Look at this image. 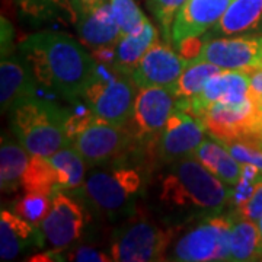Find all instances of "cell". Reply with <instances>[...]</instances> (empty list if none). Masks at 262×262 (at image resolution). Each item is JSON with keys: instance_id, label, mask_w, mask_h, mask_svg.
<instances>
[{"instance_id": "6da1fadb", "label": "cell", "mask_w": 262, "mask_h": 262, "mask_svg": "<svg viewBox=\"0 0 262 262\" xmlns=\"http://www.w3.org/2000/svg\"><path fill=\"white\" fill-rule=\"evenodd\" d=\"M19 50L39 86L69 103L80 101L94 80L98 61L80 41L64 32H35L19 44Z\"/></svg>"}, {"instance_id": "7a4b0ae2", "label": "cell", "mask_w": 262, "mask_h": 262, "mask_svg": "<svg viewBox=\"0 0 262 262\" xmlns=\"http://www.w3.org/2000/svg\"><path fill=\"white\" fill-rule=\"evenodd\" d=\"M232 187L213 175L194 156L177 160L158 178L156 201L165 222L181 226L223 214L230 206Z\"/></svg>"}, {"instance_id": "3957f363", "label": "cell", "mask_w": 262, "mask_h": 262, "mask_svg": "<svg viewBox=\"0 0 262 262\" xmlns=\"http://www.w3.org/2000/svg\"><path fill=\"white\" fill-rule=\"evenodd\" d=\"M144 172L130 163H115L92 172L84 179L80 195L96 214L108 220L130 217L146 185Z\"/></svg>"}, {"instance_id": "277c9868", "label": "cell", "mask_w": 262, "mask_h": 262, "mask_svg": "<svg viewBox=\"0 0 262 262\" xmlns=\"http://www.w3.org/2000/svg\"><path fill=\"white\" fill-rule=\"evenodd\" d=\"M181 229L165 220L159 222L144 207L137 206L113 234L110 255L118 262L165 261Z\"/></svg>"}, {"instance_id": "5b68a950", "label": "cell", "mask_w": 262, "mask_h": 262, "mask_svg": "<svg viewBox=\"0 0 262 262\" xmlns=\"http://www.w3.org/2000/svg\"><path fill=\"white\" fill-rule=\"evenodd\" d=\"M67 108L51 98H37L12 111L10 125L15 139L31 155L50 158L63 147L72 146L66 133Z\"/></svg>"}, {"instance_id": "8992f818", "label": "cell", "mask_w": 262, "mask_h": 262, "mask_svg": "<svg viewBox=\"0 0 262 262\" xmlns=\"http://www.w3.org/2000/svg\"><path fill=\"white\" fill-rule=\"evenodd\" d=\"M234 215L215 214L198 220L173 245V261H230V232Z\"/></svg>"}, {"instance_id": "52a82bcc", "label": "cell", "mask_w": 262, "mask_h": 262, "mask_svg": "<svg viewBox=\"0 0 262 262\" xmlns=\"http://www.w3.org/2000/svg\"><path fill=\"white\" fill-rule=\"evenodd\" d=\"M200 120L217 141L251 139L262 141L259 95L251 92L242 102H214Z\"/></svg>"}, {"instance_id": "ba28073f", "label": "cell", "mask_w": 262, "mask_h": 262, "mask_svg": "<svg viewBox=\"0 0 262 262\" xmlns=\"http://www.w3.org/2000/svg\"><path fill=\"white\" fill-rule=\"evenodd\" d=\"M88 166H105L127 162L136 147V136L128 125H114L95 120L73 141Z\"/></svg>"}, {"instance_id": "9c48e42d", "label": "cell", "mask_w": 262, "mask_h": 262, "mask_svg": "<svg viewBox=\"0 0 262 262\" xmlns=\"http://www.w3.org/2000/svg\"><path fill=\"white\" fill-rule=\"evenodd\" d=\"M137 89L133 77L121 72L108 82L92 80L82 99L91 106L96 120L124 127L134 113Z\"/></svg>"}, {"instance_id": "30bf717a", "label": "cell", "mask_w": 262, "mask_h": 262, "mask_svg": "<svg viewBox=\"0 0 262 262\" xmlns=\"http://www.w3.org/2000/svg\"><path fill=\"white\" fill-rule=\"evenodd\" d=\"M196 61H210L223 70L251 75L262 69V35L208 38Z\"/></svg>"}, {"instance_id": "8fae6325", "label": "cell", "mask_w": 262, "mask_h": 262, "mask_svg": "<svg viewBox=\"0 0 262 262\" xmlns=\"http://www.w3.org/2000/svg\"><path fill=\"white\" fill-rule=\"evenodd\" d=\"M177 95L169 86L141 88L136 96L134 113L128 127L136 140H150L159 136L170 114L177 110Z\"/></svg>"}, {"instance_id": "7c38bea8", "label": "cell", "mask_w": 262, "mask_h": 262, "mask_svg": "<svg viewBox=\"0 0 262 262\" xmlns=\"http://www.w3.org/2000/svg\"><path fill=\"white\" fill-rule=\"evenodd\" d=\"M84 225L83 207L64 191H57L53 195V208L39 229L44 245L47 244L51 249L64 251L80 241Z\"/></svg>"}, {"instance_id": "4fadbf2b", "label": "cell", "mask_w": 262, "mask_h": 262, "mask_svg": "<svg viewBox=\"0 0 262 262\" xmlns=\"http://www.w3.org/2000/svg\"><path fill=\"white\" fill-rule=\"evenodd\" d=\"M188 64L189 61L175 53L168 41L158 38L133 69L131 77L139 89L147 86L173 88Z\"/></svg>"}, {"instance_id": "5bb4252c", "label": "cell", "mask_w": 262, "mask_h": 262, "mask_svg": "<svg viewBox=\"0 0 262 262\" xmlns=\"http://www.w3.org/2000/svg\"><path fill=\"white\" fill-rule=\"evenodd\" d=\"M233 0H187L173 20L170 38L173 46L189 37L203 35L214 28Z\"/></svg>"}, {"instance_id": "9a60e30c", "label": "cell", "mask_w": 262, "mask_h": 262, "mask_svg": "<svg viewBox=\"0 0 262 262\" xmlns=\"http://www.w3.org/2000/svg\"><path fill=\"white\" fill-rule=\"evenodd\" d=\"M38 82L24 60L3 57L0 64V105L2 114L12 113L24 103L39 96Z\"/></svg>"}, {"instance_id": "2e32d148", "label": "cell", "mask_w": 262, "mask_h": 262, "mask_svg": "<svg viewBox=\"0 0 262 262\" xmlns=\"http://www.w3.org/2000/svg\"><path fill=\"white\" fill-rule=\"evenodd\" d=\"M76 32L79 41L84 47L91 50L115 46L118 39L122 37L121 28L114 16L110 0L103 2L92 9L79 13Z\"/></svg>"}, {"instance_id": "e0dca14e", "label": "cell", "mask_w": 262, "mask_h": 262, "mask_svg": "<svg viewBox=\"0 0 262 262\" xmlns=\"http://www.w3.org/2000/svg\"><path fill=\"white\" fill-rule=\"evenodd\" d=\"M31 246H44L41 229L31 225L15 211L0 213V258L12 261Z\"/></svg>"}, {"instance_id": "ac0fdd59", "label": "cell", "mask_w": 262, "mask_h": 262, "mask_svg": "<svg viewBox=\"0 0 262 262\" xmlns=\"http://www.w3.org/2000/svg\"><path fill=\"white\" fill-rule=\"evenodd\" d=\"M213 29L227 37L262 35V0H233Z\"/></svg>"}, {"instance_id": "d6986e66", "label": "cell", "mask_w": 262, "mask_h": 262, "mask_svg": "<svg viewBox=\"0 0 262 262\" xmlns=\"http://www.w3.org/2000/svg\"><path fill=\"white\" fill-rule=\"evenodd\" d=\"M194 158L229 187H234L242 177V165L234 159L220 141L204 139L195 150Z\"/></svg>"}, {"instance_id": "ffe728a7", "label": "cell", "mask_w": 262, "mask_h": 262, "mask_svg": "<svg viewBox=\"0 0 262 262\" xmlns=\"http://www.w3.org/2000/svg\"><path fill=\"white\" fill-rule=\"evenodd\" d=\"M158 38V31L149 19L136 32L122 35L115 44V67L122 73L131 76L133 69Z\"/></svg>"}, {"instance_id": "44dd1931", "label": "cell", "mask_w": 262, "mask_h": 262, "mask_svg": "<svg viewBox=\"0 0 262 262\" xmlns=\"http://www.w3.org/2000/svg\"><path fill=\"white\" fill-rule=\"evenodd\" d=\"M31 153L19 141L2 137L0 146V187L2 192H15L20 188L22 177L28 168Z\"/></svg>"}, {"instance_id": "7402d4cb", "label": "cell", "mask_w": 262, "mask_h": 262, "mask_svg": "<svg viewBox=\"0 0 262 262\" xmlns=\"http://www.w3.org/2000/svg\"><path fill=\"white\" fill-rule=\"evenodd\" d=\"M48 160L56 170L57 191H79L83 187L88 163L75 146L63 147Z\"/></svg>"}, {"instance_id": "603a6c76", "label": "cell", "mask_w": 262, "mask_h": 262, "mask_svg": "<svg viewBox=\"0 0 262 262\" xmlns=\"http://www.w3.org/2000/svg\"><path fill=\"white\" fill-rule=\"evenodd\" d=\"M20 13L27 18L44 22L60 20L69 25H76L79 12L75 0H13Z\"/></svg>"}, {"instance_id": "cb8c5ba5", "label": "cell", "mask_w": 262, "mask_h": 262, "mask_svg": "<svg viewBox=\"0 0 262 262\" xmlns=\"http://www.w3.org/2000/svg\"><path fill=\"white\" fill-rule=\"evenodd\" d=\"M258 259H262V245L258 225L255 222L234 215L230 232V261L246 262Z\"/></svg>"}, {"instance_id": "d4e9b609", "label": "cell", "mask_w": 262, "mask_h": 262, "mask_svg": "<svg viewBox=\"0 0 262 262\" xmlns=\"http://www.w3.org/2000/svg\"><path fill=\"white\" fill-rule=\"evenodd\" d=\"M25 192H42L54 195L57 192V175L48 158L32 155L20 182Z\"/></svg>"}, {"instance_id": "484cf974", "label": "cell", "mask_w": 262, "mask_h": 262, "mask_svg": "<svg viewBox=\"0 0 262 262\" xmlns=\"http://www.w3.org/2000/svg\"><path fill=\"white\" fill-rule=\"evenodd\" d=\"M222 72H223L222 67L213 64L210 61L189 63L173 86L177 98L185 99V98H194L196 95H200L204 89L207 80Z\"/></svg>"}, {"instance_id": "4316f807", "label": "cell", "mask_w": 262, "mask_h": 262, "mask_svg": "<svg viewBox=\"0 0 262 262\" xmlns=\"http://www.w3.org/2000/svg\"><path fill=\"white\" fill-rule=\"evenodd\" d=\"M53 208V195L42 192H25L13 206V211L29 222L31 225L39 226L47 219Z\"/></svg>"}, {"instance_id": "83f0119b", "label": "cell", "mask_w": 262, "mask_h": 262, "mask_svg": "<svg viewBox=\"0 0 262 262\" xmlns=\"http://www.w3.org/2000/svg\"><path fill=\"white\" fill-rule=\"evenodd\" d=\"M110 5L113 8L114 16L121 28L122 35L136 32L147 20L134 0H110Z\"/></svg>"}, {"instance_id": "f1b7e54d", "label": "cell", "mask_w": 262, "mask_h": 262, "mask_svg": "<svg viewBox=\"0 0 262 262\" xmlns=\"http://www.w3.org/2000/svg\"><path fill=\"white\" fill-rule=\"evenodd\" d=\"M220 143L241 165H253L262 172V141L239 139Z\"/></svg>"}, {"instance_id": "f546056e", "label": "cell", "mask_w": 262, "mask_h": 262, "mask_svg": "<svg viewBox=\"0 0 262 262\" xmlns=\"http://www.w3.org/2000/svg\"><path fill=\"white\" fill-rule=\"evenodd\" d=\"M96 120L94 111L91 110V106L88 103H82L80 101L70 103V106L67 108V118H66V133L69 136V139L72 140V144L75 139L86 130L92 122Z\"/></svg>"}, {"instance_id": "4dcf8cb0", "label": "cell", "mask_w": 262, "mask_h": 262, "mask_svg": "<svg viewBox=\"0 0 262 262\" xmlns=\"http://www.w3.org/2000/svg\"><path fill=\"white\" fill-rule=\"evenodd\" d=\"M187 0H147V6L151 15L159 22L165 39L169 42L173 20L179 9L185 5Z\"/></svg>"}, {"instance_id": "1f68e13d", "label": "cell", "mask_w": 262, "mask_h": 262, "mask_svg": "<svg viewBox=\"0 0 262 262\" xmlns=\"http://www.w3.org/2000/svg\"><path fill=\"white\" fill-rule=\"evenodd\" d=\"M262 179V172L253 165H242V177L239 182L232 187L230 204L237 208L245 204L256 189L258 182Z\"/></svg>"}, {"instance_id": "d6a6232c", "label": "cell", "mask_w": 262, "mask_h": 262, "mask_svg": "<svg viewBox=\"0 0 262 262\" xmlns=\"http://www.w3.org/2000/svg\"><path fill=\"white\" fill-rule=\"evenodd\" d=\"M64 259L67 261L76 262H110L114 261L113 256L110 253H105L94 246L88 245H79V246H72L69 251L64 252Z\"/></svg>"}, {"instance_id": "836d02e7", "label": "cell", "mask_w": 262, "mask_h": 262, "mask_svg": "<svg viewBox=\"0 0 262 262\" xmlns=\"http://www.w3.org/2000/svg\"><path fill=\"white\" fill-rule=\"evenodd\" d=\"M233 214L236 217L246 219V220L258 223V220L262 217V179L258 182L252 196L245 204L234 208Z\"/></svg>"}, {"instance_id": "e575fe53", "label": "cell", "mask_w": 262, "mask_h": 262, "mask_svg": "<svg viewBox=\"0 0 262 262\" xmlns=\"http://www.w3.org/2000/svg\"><path fill=\"white\" fill-rule=\"evenodd\" d=\"M208 35H196V37H189L182 39L179 44H177V51L181 56L184 57L185 60H188L189 63H194L198 60V57L201 56L203 48L206 46Z\"/></svg>"}, {"instance_id": "d590c367", "label": "cell", "mask_w": 262, "mask_h": 262, "mask_svg": "<svg viewBox=\"0 0 262 262\" xmlns=\"http://www.w3.org/2000/svg\"><path fill=\"white\" fill-rule=\"evenodd\" d=\"M12 25L9 20H6L5 16H2V58L3 57H9L12 51Z\"/></svg>"}, {"instance_id": "8d00e7d4", "label": "cell", "mask_w": 262, "mask_h": 262, "mask_svg": "<svg viewBox=\"0 0 262 262\" xmlns=\"http://www.w3.org/2000/svg\"><path fill=\"white\" fill-rule=\"evenodd\" d=\"M251 92L262 95V69L251 73Z\"/></svg>"}, {"instance_id": "74e56055", "label": "cell", "mask_w": 262, "mask_h": 262, "mask_svg": "<svg viewBox=\"0 0 262 262\" xmlns=\"http://www.w3.org/2000/svg\"><path fill=\"white\" fill-rule=\"evenodd\" d=\"M103 2H106V0H75L76 3V9L79 13H82L84 10H89L95 8V6H98V5H101Z\"/></svg>"}, {"instance_id": "f35d334b", "label": "cell", "mask_w": 262, "mask_h": 262, "mask_svg": "<svg viewBox=\"0 0 262 262\" xmlns=\"http://www.w3.org/2000/svg\"><path fill=\"white\" fill-rule=\"evenodd\" d=\"M256 225H258V229H259V236H261V245H262V217L258 220V223H256Z\"/></svg>"}, {"instance_id": "ab89813d", "label": "cell", "mask_w": 262, "mask_h": 262, "mask_svg": "<svg viewBox=\"0 0 262 262\" xmlns=\"http://www.w3.org/2000/svg\"><path fill=\"white\" fill-rule=\"evenodd\" d=\"M259 103H261V113H262V95H259Z\"/></svg>"}]
</instances>
